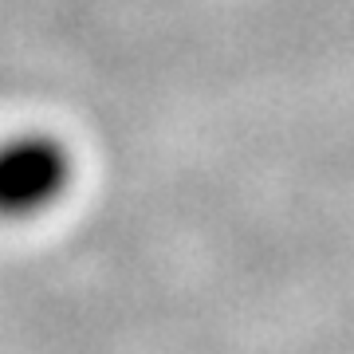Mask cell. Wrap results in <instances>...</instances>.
Segmentation results:
<instances>
[{
    "instance_id": "cell-1",
    "label": "cell",
    "mask_w": 354,
    "mask_h": 354,
    "mask_svg": "<svg viewBox=\"0 0 354 354\" xmlns=\"http://www.w3.org/2000/svg\"><path fill=\"white\" fill-rule=\"evenodd\" d=\"M75 181V158L67 142L44 130L0 142V221L20 225L51 213Z\"/></svg>"
}]
</instances>
